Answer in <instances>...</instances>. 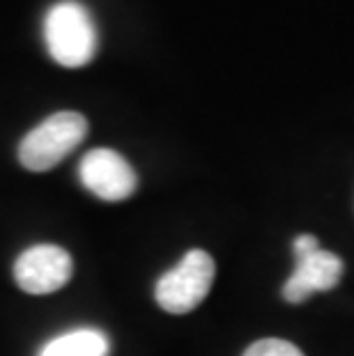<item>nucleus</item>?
Returning a JSON list of instances; mask_svg holds the SVG:
<instances>
[{
	"instance_id": "obj_1",
	"label": "nucleus",
	"mask_w": 354,
	"mask_h": 356,
	"mask_svg": "<svg viewBox=\"0 0 354 356\" xmlns=\"http://www.w3.org/2000/svg\"><path fill=\"white\" fill-rule=\"evenodd\" d=\"M42 33L49 56L70 70L88 65L99 44L92 14L77 0H60L51 5L44 17Z\"/></svg>"
},
{
	"instance_id": "obj_2",
	"label": "nucleus",
	"mask_w": 354,
	"mask_h": 356,
	"mask_svg": "<svg viewBox=\"0 0 354 356\" xmlns=\"http://www.w3.org/2000/svg\"><path fill=\"white\" fill-rule=\"evenodd\" d=\"M88 134V120L81 113L60 111L24 136L19 145V161L33 172H47L74 152Z\"/></svg>"
},
{
	"instance_id": "obj_3",
	"label": "nucleus",
	"mask_w": 354,
	"mask_h": 356,
	"mask_svg": "<svg viewBox=\"0 0 354 356\" xmlns=\"http://www.w3.org/2000/svg\"><path fill=\"white\" fill-rule=\"evenodd\" d=\"M216 274L214 257L202 248H191L175 267L156 280L154 299L166 313L184 315L198 308L212 290Z\"/></svg>"
},
{
	"instance_id": "obj_4",
	"label": "nucleus",
	"mask_w": 354,
	"mask_h": 356,
	"mask_svg": "<svg viewBox=\"0 0 354 356\" xmlns=\"http://www.w3.org/2000/svg\"><path fill=\"white\" fill-rule=\"evenodd\" d=\"M72 276V255L56 244L30 246L14 262V280L28 294H51L70 283Z\"/></svg>"
},
{
	"instance_id": "obj_5",
	"label": "nucleus",
	"mask_w": 354,
	"mask_h": 356,
	"mask_svg": "<svg viewBox=\"0 0 354 356\" xmlns=\"http://www.w3.org/2000/svg\"><path fill=\"white\" fill-rule=\"evenodd\" d=\"M81 184L106 202H120L131 198L138 177L127 159L108 147H97L81 159Z\"/></svg>"
},
{
	"instance_id": "obj_6",
	"label": "nucleus",
	"mask_w": 354,
	"mask_h": 356,
	"mask_svg": "<svg viewBox=\"0 0 354 356\" xmlns=\"http://www.w3.org/2000/svg\"><path fill=\"white\" fill-rule=\"evenodd\" d=\"M343 260L336 253L318 248L315 253L299 257L292 276L283 285V299L288 304H304L313 292L334 290L343 276Z\"/></svg>"
},
{
	"instance_id": "obj_7",
	"label": "nucleus",
	"mask_w": 354,
	"mask_h": 356,
	"mask_svg": "<svg viewBox=\"0 0 354 356\" xmlns=\"http://www.w3.org/2000/svg\"><path fill=\"white\" fill-rule=\"evenodd\" d=\"M108 336L95 327H81L51 338L37 356H108Z\"/></svg>"
},
{
	"instance_id": "obj_8",
	"label": "nucleus",
	"mask_w": 354,
	"mask_h": 356,
	"mask_svg": "<svg viewBox=\"0 0 354 356\" xmlns=\"http://www.w3.org/2000/svg\"><path fill=\"white\" fill-rule=\"evenodd\" d=\"M242 356H304L297 345L288 343L283 338H262L248 345Z\"/></svg>"
},
{
	"instance_id": "obj_9",
	"label": "nucleus",
	"mask_w": 354,
	"mask_h": 356,
	"mask_svg": "<svg viewBox=\"0 0 354 356\" xmlns=\"http://www.w3.org/2000/svg\"><path fill=\"white\" fill-rule=\"evenodd\" d=\"M320 248V241L318 237H313V234H299V237L295 239V244H292V251H295V257L299 260V257H306L315 253Z\"/></svg>"
}]
</instances>
